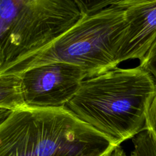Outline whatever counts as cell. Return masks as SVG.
Returning <instances> with one entry per match:
<instances>
[{"label":"cell","instance_id":"7","mask_svg":"<svg viewBox=\"0 0 156 156\" xmlns=\"http://www.w3.org/2000/svg\"><path fill=\"white\" fill-rule=\"evenodd\" d=\"M27 106L20 76L12 73L0 74V108L13 112Z\"/></svg>","mask_w":156,"mask_h":156},{"label":"cell","instance_id":"3","mask_svg":"<svg viewBox=\"0 0 156 156\" xmlns=\"http://www.w3.org/2000/svg\"><path fill=\"white\" fill-rule=\"evenodd\" d=\"M127 22L125 0L85 15L51 45L10 65L0 74H20L45 64L65 62L79 66L87 79L117 68Z\"/></svg>","mask_w":156,"mask_h":156},{"label":"cell","instance_id":"2","mask_svg":"<svg viewBox=\"0 0 156 156\" xmlns=\"http://www.w3.org/2000/svg\"><path fill=\"white\" fill-rule=\"evenodd\" d=\"M115 146L65 107L27 106L0 123V156H106Z\"/></svg>","mask_w":156,"mask_h":156},{"label":"cell","instance_id":"6","mask_svg":"<svg viewBox=\"0 0 156 156\" xmlns=\"http://www.w3.org/2000/svg\"><path fill=\"white\" fill-rule=\"evenodd\" d=\"M125 15L127 27L119 61H141L156 38V1L125 0Z\"/></svg>","mask_w":156,"mask_h":156},{"label":"cell","instance_id":"8","mask_svg":"<svg viewBox=\"0 0 156 156\" xmlns=\"http://www.w3.org/2000/svg\"><path fill=\"white\" fill-rule=\"evenodd\" d=\"M132 139L133 149L130 156H156V140L151 130H143Z\"/></svg>","mask_w":156,"mask_h":156},{"label":"cell","instance_id":"11","mask_svg":"<svg viewBox=\"0 0 156 156\" xmlns=\"http://www.w3.org/2000/svg\"><path fill=\"white\" fill-rule=\"evenodd\" d=\"M106 156H130L126 154L120 146H115Z\"/></svg>","mask_w":156,"mask_h":156},{"label":"cell","instance_id":"4","mask_svg":"<svg viewBox=\"0 0 156 156\" xmlns=\"http://www.w3.org/2000/svg\"><path fill=\"white\" fill-rule=\"evenodd\" d=\"M85 15L77 0H0V73L51 45Z\"/></svg>","mask_w":156,"mask_h":156},{"label":"cell","instance_id":"5","mask_svg":"<svg viewBox=\"0 0 156 156\" xmlns=\"http://www.w3.org/2000/svg\"><path fill=\"white\" fill-rule=\"evenodd\" d=\"M18 75L27 105L43 108L65 107L86 78L81 67L65 62L38 66Z\"/></svg>","mask_w":156,"mask_h":156},{"label":"cell","instance_id":"10","mask_svg":"<svg viewBox=\"0 0 156 156\" xmlns=\"http://www.w3.org/2000/svg\"><path fill=\"white\" fill-rule=\"evenodd\" d=\"M146 128L153 133L156 140V96L150 105L146 117Z\"/></svg>","mask_w":156,"mask_h":156},{"label":"cell","instance_id":"9","mask_svg":"<svg viewBox=\"0 0 156 156\" xmlns=\"http://www.w3.org/2000/svg\"><path fill=\"white\" fill-rule=\"evenodd\" d=\"M140 66L156 79V38L145 57L140 61Z\"/></svg>","mask_w":156,"mask_h":156},{"label":"cell","instance_id":"1","mask_svg":"<svg viewBox=\"0 0 156 156\" xmlns=\"http://www.w3.org/2000/svg\"><path fill=\"white\" fill-rule=\"evenodd\" d=\"M156 96V79L140 65L116 68L84 80L65 105L116 146L146 130L147 110Z\"/></svg>","mask_w":156,"mask_h":156}]
</instances>
